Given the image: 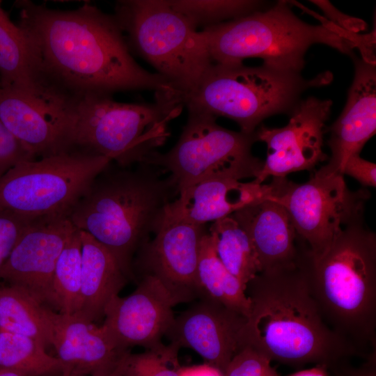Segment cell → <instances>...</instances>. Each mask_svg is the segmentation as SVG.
I'll use <instances>...</instances> for the list:
<instances>
[{"label": "cell", "mask_w": 376, "mask_h": 376, "mask_svg": "<svg viewBox=\"0 0 376 376\" xmlns=\"http://www.w3.org/2000/svg\"><path fill=\"white\" fill-rule=\"evenodd\" d=\"M0 370L25 376H58L70 369L36 340L0 331Z\"/></svg>", "instance_id": "cell-27"}, {"label": "cell", "mask_w": 376, "mask_h": 376, "mask_svg": "<svg viewBox=\"0 0 376 376\" xmlns=\"http://www.w3.org/2000/svg\"><path fill=\"white\" fill-rule=\"evenodd\" d=\"M196 288L201 299L219 303L246 318L249 316L251 301L246 293V287L224 266L208 231L201 244Z\"/></svg>", "instance_id": "cell-23"}, {"label": "cell", "mask_w": 376, "mask_h": 376, "mask_svg": "<svg viewBox=\"0 0 376 376\" xmlns=\"http://www.w3.org/2000/svg\"><path fill=\"white\" fill-rule=\"evenodd\" d=\"M230 216L249 237L260 272L299 263L305 244L299 239L288 212L280 204L265 198Z\"/></svg>", "instance_id": "cell-20"}, {"label": "cell", "mask_w": 376, "mask_h": 376, "mask_svg": "<svg viewBox=\"0 0 376 376\" xmlns=\"http://www.w3.org/2000/svg\"><path fill=\"white\" fill-rule=\"evenodd\" d=\"M51 344L68 369L87 376L113 371L130 350L118 348L100 326L77 314H64L46 306Z\"/></svg>", "instance_id": "cell-19"}, {"label": "cell", "mask_w": 376, "mask_h": 376, "mask_svg": "<svg viewBox=\"0 0 376 376\" xmlns=\"http://www.w3.org/2000/svg\"><path fill=\"white\" fill-rule=\"evenodd\" d=\"M77 230L68 216L31 221L24 228L0 272V281L17 287L53 308L52 283L58 258Z\"/></svg>", "instance_id": "cell-15"}, {"label": "cell", "mask_w": 376, "mask_h": 376, "mask_svg": "<svg viewBox=\"0 0 376 376\" xmlns=\"http://www.w3.org/2000/svg\"><path fill=\"white\" fill-rule=\"evenodd\" d=\"M81 240L78 229L62 250L54 270L53 308L64 314L76 313L81 301Z\"/></svg>", "instance_id": "cell-28"}, {"label": "cell", "mask_w": 376, "mask_h": 376, "mask_svg": "<svg viewBox=\"0 0 376 376\" xmlns=\"http://www.w3.org/2000/svg\"><path fill=\"white\" fill-rule=\"evenodd\" d=\"M45 308L17 287H0V331L31 338L47 349L52 344Z\"/></svg>", "instance_id": "cell-25"}, {"label": "cell", "mask_w": 376, "mask_h": 376, "mask_svg": "<svg viewBox=\"0 0 376 376\" xmlns=\"http://www.w3.org/2000/svg\"><path fill=\"white\" fill-rule=\"evenodd\" d=\"M299 265L327 324L359 352L375 351L376 235L363 219L319 255L306 247Z\"/></svg>", "instance_id": "cell-4"}, {"label": "cell", "mask_w": 376, "mask_h": 376, "mask_svg": "<svg viewBox=\"0 0 376 376\" xmlns=\"http://www.w3.org/2000/svg\"><path fill=\"white\" fill-rule=\"evenodd\" d=\"M129 352L130 351H128L125 354V356L123 357V359H121V361H120L117 367L113 371H111V373H109V374L104 376H124L125 361V357Z\"/></svg>", "instance_id": "cell-38"}, {"label": "cell", "mask_w": 376, "mask_h": 376, "mask_svg": "<svg viewBox=\"0 0 376 376\" xmlns=\"http://www.w3.org/2000/svg\"><path fill=\"white\" fill-rule=\"evenodd\" d=\"M178 348L170 344L161 350L129 352L125 357L124 376H178Z\"/></svg>", "instance_id": "cell-30"}, {"label": "cell", "mask_w": 376, "mask_h": 376, "mask_svg": "<svg viewBox=\"0 0 376 376\" xmlns=\"http://www.w3.org/2000/svg\"><path fill=\"white\" fill-rule=\"evenodd\" d=\"M81 98L46 79L0 88V120L34 159L60 154L75 148Z\"/></svg>", "instance_id": "cell-12"}, {"label": "cell", "mask_w": 376, "mask_h": 376, "mask_svg": "<svg viewBox=\"0 0 376 376\" xmlns=\"http://www.w3.org/2000/svg\"><path fill=\"white\" fill-rule=\"evenodd\" d=\"M126 42L182 97L212 65L205 38L168 0L118 1L114 14Z\"/></svg>", "instance_id": "cell-8"}, {"label": "cell", "mask_w": 376, "mask_h": 376, "mask_svg": "<svg viewBox=\"0 0 376 376\" xmlns=\"http://www.w3.org/2000/svg\"><path fill=\"white\" fill-rule=\"evenodd\" d=\"M111 162L79 148L21 162L0 177V210L26 223L69 217L94 179Z\"/></svg>", "instance_id": "cell-9"}, {"label": "cell", "mask_w": 376, "mask_h": 376, "mask_svg": "<svg viewBox=\"0 0 376 376\" xmlns=\"http://www.w3.org/2000/svg\"><path fill=\"white\" fill-rule=\"evenodd\" d=\"M352 58L354 76L345 106L336 120L326 128L331 156L319 169L327 173L342 174L347 159L360 155L376 132V65L356 55Z\"/></svg>", "instance_id": "cell-18"}, {"label": "cell", "mask_w": 376, "mask_h": 376, "mask_svg": "<svg viewBox=\"0 0 376 376\" xmlns=\"http://www.w3.org/2000/svg\"><path fill=\"white\" fill-rule=\"evenodd\" d=\"M214 63H242L258 58L264 65L301 73L305 54L314 44L328 45L352 57L375 58V31L353 33L327 19L313 25L299 19L285 1L246 16L203 29Z\"/></svg>", "instance_id": "cell-5"}, {"label": "cell", "mask_w": 376, "mask_h": 376, "mask_svg": "<svg viewBox=\"0 0 376 376\" xmlns=\"http://www.w3.org/2000/svg\"><path fill=\"white\" fill-rule=\"evenodd\" d=\"M246 318L205 299L175 317L166 336L178 349L187 347L224 373L232 358L246 344Z\"/></svg>", "instance_id": "cell-17"}, {"label": "cell", "mask_w": 376, "mask_h": 376, "mask_svg": "<svg viewBox=\"0 0 376 376\" xmlns=\"http://www.w3.org/2000/svg\"><path fill=\"white\" fill-rule=\"evenodd\" d=\"M17 25L47 81L79 97L121 91L175 92L164 77L133 58L114 15L89 3L70 10L16 1Z\"/></svg>", "instance_id": "cell-1"}, {"label": "cell", "mask_w": 376, "mask_h": 376, "mask_svg": "<svg viewBox=\"0 0 376 376\" xmlns=\"http://www.w3.org/2000/svg\"><path fill=\"white\" fill-rule=\"evenodd\" d=\"M266 199L288 212L299 239L311 254L323 253L349 224L363 219L370 192L350 191L344 175L320 169L309 180L296 184L286 178H272Z\"/></svg>", "instance_id": "cell-11"}, {"label": "cell", "mask_w": 376, "mask_h": 376, "mask_svg": "<svg viewBox=\"0 0 376 376\" xmlns=\"http://www.w3.org/2000/svg\"><path fill=\"white\" fill-rule=\"evenodd\" d=\"M151 104L123 103L111 95L79 100L74 130V147L109 158L118 166L142 163L169 136L168 123L183 104L171 93H155Z\"/></svg>", "instance_id": "cell-7"}, {"label": "cell", "mask_w": 376, "mask_h": 376, "mask_svg": "<svg viewBox=\"0 0 376 376\" xmlns=\"http://www.w3.org/2000/svg\"><path fill=\"white\" fill-rule=\"evenodd\" d=\"M181 301L155 276H141L130 295L113 297L107 305L101 325L116 345L123 351L142 346L160 350L171 326L173 308Z\"/></svg>", "instance_id": "cell-14"}, {"label": "cell", "mask_w": 376, "mask_h": 376, "mask_svg": "<svg viewBox=\"0 0 376 376\" xmlns=\"http://www.w3.org/2000/svg\"><path fill=\"white\" fill-rule=\"evenodd\" d=\"M269 184L243 182L233 178H212L198 182L179 193L166 214L196 224L232 215L269 195Z\"/></svg>", "instance_id": "cell-21"}, {"label": "cell", "mask_w": 376, "mask_h": 376, "mask_svg": "<svg viewBox=\"0 0 376 376\" xmlns=\"http://www.w3.org/2000/svg\"><path fill=\"white\" fill-rule=\"evenodd\" d=\"M27 224L0 210V272Z\"/></svg>", "instance_id": "cell-33"}, {"label": "cell", "mask_w": 376, "mask_h": 376, "mask_svg": "<svg viewBox=\"0 0 376 376\" xmlns=\"http://www.w3.org/2000/svg\"><path fill=\"white\" fill-rule=\"evenodd\" d=\"M373 364V361L370 366H366L365 368L354 372L350 376H376L375 366Z\"/></svg>", "instance_id": "cell-39"}, {"label": "cell", "mask_w": 376, "mask_h": 376, "mask_svg": "<svg viewBox=\"0 0 376 376\" xmlns=\"http://www.w3.org/2000/svg\"><path fill=\"white\" fill-rule=\"evenodd\" d=\"M251 309L244 327L246 345L271 361L329 367L359 353L324 322L299 263L263 272L246 285Z\"/></svg>", "instance_id": "cell-2"}, {"label": "cell", "mask_w": 376, "mask_h": 376, "mask_svg": "<svg viewBox=\"0 0 376 376\" xmlns=\"http://www.w3.org/2000/svg\"><path fill=\"white\" fill-rule=\"evenodd\" d=\"M81 232V301L75 313L93 322L104 317L109 302L118 295L127 282L118 262L101 244Z\"/></svg>", "instance_id": "cell-22"}, {"label": "cell", "mask_w": 376, "mask_h": 376, "mask_svg": "<svg viewBox=\"0 0 376 376\" xmlns=\"http://www.w3.org/2000/svg\"><path fill=\"white\" fill-rule=\"evenodd\" d=\"M271 359L250 345L242 347L230 360L224 376H280Z\"/></svg>", "instance_id": "cell-31"}, {"label": "cell", "mask_w": 376, "mask_h": 376, "mask_svg": "<svg viewBox=\"0 0 376 376\" xmlns=\"http://www.w3.org/2000/svg\"><path fill=\"white\" fill-rule=\"evenodd\" d=\"M311 2L323 11L326 16L325 19L345 31L359 33L367 27V24L363 20L341 13L328 1L318 0L311 1Z\"/></svg>", "instance_id": "cell-35"}, {"label": "cell", "mask_w": 376, "mask_h": 376, "mask_svg": "<svg viewBox=\"0 0 376 376\" xmlns=\"http://www.w3.org/2000/svg\"><path fill=\"white\" fill-rule=\"evenodd\" d=\"M342 174L354 178L363 186H376V164L361 157L360 155H354L347 159Z\"/></svg>", "instance_id": "cell-34"}, {"label": "cell", "mask_w": 376, "mask_h": 376, "mask_svg": "<svg viewBox=\"0 0 376 376\" xmlns=\"http://www.w3.org/2000/svg\"><path fill=\"white\" fill-rule=\"evenodd\" d=\"M331 79L329 72L306 79L301 73L264 64L213 63L182 102L187 109L230 118L241 132L251 134L271 116L290 115L304 91L327 85Z\"/></svg>", "instance_id": "cell-6"}, {"label": "cell", "mask_w": 376, "mask_h": 376, "mask_svg": "<svg viewBox=\"0 0 376 376\" xmlns=\"http://www.w3.org/2000/svg\"><path fill=\"white\" fill-rule=\"evenodd\" d=\"M208 233L224 266L246 287L260 272L256 253L247 233L231 216L212 222Z\"/></svg>", "instance_id": "cell-26"}, {"label": "cell", "mask_w": 376, "mask_h": 376, "mask_svg": "<svg viewBox=\"0 0 376 376\" xmlns=\"http://www.w3.org/2000/svg\"><path fill=\"white\" fill-rule=\"evenodd\" d=\"M325 365L317 364L315 367L297 371L288 376H330Z\"/></svg>", "instance_id": "cell-37"}, {"label": "cell", "mask_w": 376, "mask_h": 376, "mask_svg": "<svg viewBox=\"0 0 376 376\" xmlns=\"http://www.w3.org/2000/svg\"><path fill=\"white\" fill-rule=\"evenodd\" d=\"M0 376H25L19 373L8 370H0Z\"/></svg>", "instance_id": "cell-40"}, {"label": "cell", "mask_w": 376, "mask_h": 376, "mask_svg": "<svg viewBox=\"0 0 376 376\" xmlns=\"http://www.w3.org/2000/svg\"><path fill=\"white\" fill-rule=\"evenodd\" d=\"M176 11L197 29L219 24L265 9V3L253 0H168Z\"/></svg>", "instance_id": "cell-29"}, {"label": "cell", "mask_w": 376, "mask_h": 376, "mask_svg": "<svg viewBox=\"0 0 376 376\" xmlns=\"http://www.w3.org/2000/svg\"><path fill=\"white\" fill-rule=\"evenodd\" d=\"M43 79L31 45L0 1V88H21Z\"/></svg>", "instance_id": "cell-24"}, {"label": "cell", "mask_w": 376, "mask_h": 376, "mask_svg": "<svg viewBox=\"0 0 376 376\" xmlns=\"http://www.w3.org/2000/svg\"><path fill=\"white\" fill-rule=\"evenodd\" d=\"M186 125L176 144L168 152L152 153L141 164L169 173L180 193L201 181L212 178L237 180L253 178L264 161L252 154L256 134L226 129L217 118L188 109Z\"/></svg>", "instance_id": "cell-10"}, {"label": "cell", "mask_w": 376, "mask_h": 376, "mask_svg": "<svg viewBox=\"0 0 376 376\" xmlns=\"http://www.w3.org/2000/svg\"><path fill=\"white\" fill-rule=\"evenodd\" d=\"M33 159L0 120V177L17 164Z\"/></svg>", "instance_id": "cell-32"}, {"label": "cell", "mask_w": 376, "mask_h": 376, "mask_svg": "<svg viewBox=\"0 0 376 376\" xmlns=\"http://www.w3.org/2000/svg\"><path fill=\"white\" fill-rule=\"evenodd\" d=\"M331 106L330 100L309 97L298 102L285 126L260 125L255 134L257 141L266 144L267 157L253 181L263 184L269 177L281 178L291 173L311 171L325 161L323 138Z\"/></svg>", "instance_id": "cell-13"}, {"label": "cell", "mask_w": 376, "mask_h": 376, "mask_svg": "<svg viewBox=\"0 0 376 376\" xmlns=\"http://www.w3.org/2000/svg\"><path fill=\"white\" fill-rule=\"evenodd\" d=\"M134 169L111 164L92 182L69 219L115 258L128 279L139 248L155 234L169 205L178 196L173 178L159 169L138 164Z\"/></svg>", "instance_id": "cell-3"}, {"label": "cell", "mask_w": 376, "mask_h": 376, "mask_svg": "<svg viewBox=\"0 0 376 376\" xmlns=\"http://www.w3.org/2000/svg\"><path fill=\"white\" fill-rule=\"evenodd\" d=\"M178 374V376H224L220 369L207 363L190 366H179Z\"/></svg>", "instance_id": "cell-36"}, {"label": "cell", "mask_w": 376, "mask_h": 376, "mask_svg": "<svg viewBox=\"0 0 376 376\" xmlns=\"http://www.w3.org/2000/svg\"><path fill=\"white\" fill-rule=\"evenodd\" d=\"M207 233L196 224L164 214L152 240L137 251L132 269L157 278L180 301L198 297L196 272L200 247Z\"/></svg>", "instance_id": "cell-16"}]
</instances>
